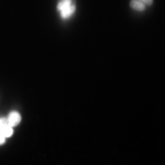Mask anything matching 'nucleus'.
<instances>
[{
    "mask_svg": "<svg viewBox=\"0 0 165 165\" xmlns=\"http://www.w3.org/2000/svg\"><path fill=\"white\" fill-rule=\"evenodd\" d=\"M7 119L9 125L12 127L17 126L20 123L21 117L18 112L13 111L9 113Z\"/></svg>",
    "mask_w": 165,
    "mask_h": 165,
    "instance_id": "nucleus-1",
    "label": "nucleus"
},
{
    "mask_svg": "<svg viewBox=\"0 0 165 165\" xmlns=\"http://www.w3.org/2000/svg\"><path fill=\"white\" fill-rule=\"evenodd\" d=\"M75 9L74 5L71 4L60 11L61 16L63 18H67L74 13Z\"/></svg>",
    "mask_w": 165,
    "mask_h": 165,
    "instance_id": "nucleus-2",
    "label": "nucleus"
},
{
    "mask_svg": "<svg viewBox=\"0 0 165 165\" xmlns=\"http://www.w3.org/2000/svg\"><path fill=\"white\" fill-rule=\"evenodd\" d=\"M130 5L132 8L138 11H143L145 8V4L138 0H132Z\"/></svg>",
    "mask_w": 165,
    "mask_h": 165,
    "instance_id": "nucleus-3",
    "label": "nucleus"
},
{
    "mask_svg": "<svg viewBox=\"0 0 165 165\" xmlns=\"http://www.w3.org/2000/svg\"><path fill=\"white\" fill-rule=\"evenodd\" d=\"M0 132L5 137H9L13 134V131L12 127L9 126H4Z\"/></svg>",
    "mask_w": 165,
    "mask_h": 165,
    "instance_id": "nucleus-4",
    "label": "nucleus"
},
{
    "mask_svg": "<svg viewBox=\"0 0 165 165\" xmlns=\"http://www.w3.org/2000/svg\"><path fill=\"white\" fill-rule=\"evenodd\" d=\"M72 0H62L57 4V8L60 11L72 4Z\"/></svg>",
    "mask_w": 165,
    "mask_h": 165,
    "instance_id": "nucleus-5",
    "label": "nucleus"
},
{
    "mask_svg": "<svg viewBox=\"0 0 165 165\" xmlns=\"http://www.w3.org/2000/svg\"><path fill=\"white\" fill-rule=\"evenodd\" d=\"M141 2L144 4L150 6L151 5L153 2V0H137Z\"/></svg>",
    "mask_w": 165,
    "mask_h": 165,
    "instance_id": "nucleus-6",
    "label": "nucleus"
},
{
    "mask_svg": "<svg viewBox=\"0 0 165 165\" xmlns=\"http://www.w3.org/2000/svg\"><path fill=\"white\" fill-rule=\"evenodd\" d=\"M5 138L0 131V145L3 144L5 142Z\"/></svg>",
    "mask_w": 165,
    "mask_h": 165,
    "instance_id": "nucleus-7",
    "label": "nucleus"
},
{
    "mask_svg": "<svg viewBox=\"0 0 165 165\" xmlns=\"http://www.w3.org/2000/svg\"><path fill=\"white\" fill-rule=\"evenodd\" d=\"M4 126V125L2 122V121L0 119V131L1 129L2 128V127Z\"/></svg>",
    "mask_w": 165,
    "mask_h": 165,
    "instance_id": "nucleus-8",
    "label": "nucleus"
}]
</instances>
